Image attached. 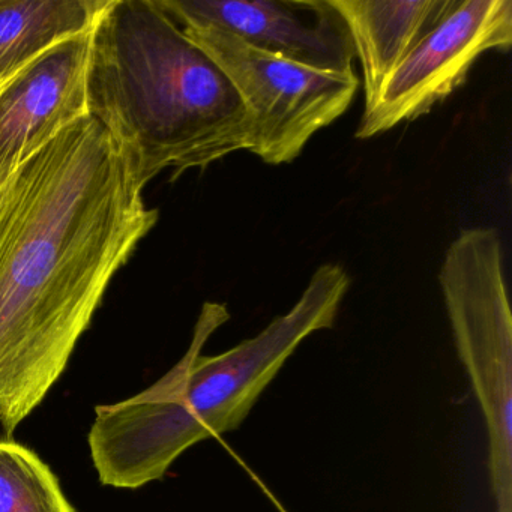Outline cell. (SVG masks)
Returning a JSON list of instances; mask_svg holds the SVG:
<instances>
[{
	"mask_svg": "<svg viewBox=\"0 0 512 512\" xmlns=\"http://www.w3.org/2000/svg\"><path fill=\"white\" fill-rule=\"evenodd\" d=\"M133 161L91 116L17 170L0 226V425L10 436L67 370L116 272L154 229Z\"/></svg>",
	"mask_w": 512,
	"mask_h": 512,
	"instance_id": "6da1fadb",
	"label": "cell"
},
{
	"mask_svg": "<svg viewBox=\"0 0 512 512\" xmlns=\"http://www.w3.org/2000/svg\"><path fill=\"white\" fill-rule=\"evenodd\" d=\"M0 512H77L49 464L13 439H0Z\"/></svg>",
	"mask_w": 512,
	"mask_h": 512,
	"instance_id": "8fae6325",
	"label": "cell"
},
{
	"mask_svg": "<svg viewBox=\"0 0 512 512\" xmlns=\"http://www.w3.org/2000/svg\"><path fill=\"white\" fill-rule=\"evenodd\" d=\"M88 115L133 161L143 187L250 151L253 119L224 71L158 0H107L91 31Z\"/></svg>",
	"mask_w": 512,
	"mask_h": 512,
	"instance_id": "7a4b0ae2",
	"label": "cell"
},
{
	"mask_svg": "<svg viewBox=\"0 0 512 512\" xmlns=\"http://www.w3.org/2000/svg\"><path fill=\"white\" fill-rule=\"evenodd\" d=\"M181 29L241 95L253 119L250 151L266 164L296 160L314 134L347 112L358 91L355 73L314 70L211 26Z\"/></svg>",
	"mask_w": 512,
	"mask_h": 512,
	"instance_id": "5b68a950",
	"label": "cell"
},
{
	"mask_svg": "<svg viewBox=\"0 0 512 512\" xmlns=\"http://www.w3.org/2000/svg\"><path fill=\"white\" fill-rule=\"evenodd\" d=\"M107 0H0V82L94 26Z\"/></svg>",
	"mask_w": 512,
	"mask_h": 512,
	"instance_id": "30bf717a",
	"label": "cell"
},
{
	"mask_svg": "<svg viewBox=\"0 0 512 512\" xmlns=\"http://www.w3.org/2000/svg\"><path fill=\"white\" fill-rule=\"evenodd\" d=\"M91 31L65 38L0 92V166H20L88 116Z\"/></svg>",
	"mask_w": 512,
	"mask_h": 512,
	"instance_id": "ba28073f",
	"label": "cell"
},
{
	"mask_svg": "<svg viewBox=\"0 0 512 512\" xmlns=\"http://www.w3.org/2000/svg\"><path fill=\"white\" fill-rule=\"evenodd\" d=\"M512 44L511 0H458L454 10L412 50L364 110L358 139L428 115L464 82L482 53Z\"/></svg>",
	"mask_w": 512,
	"mask_h": 512,
	"instance_id": "8992f818",
	"label": "cell"
},
{
	"mask_svg": "<svg viewBox=\"0 0 512 512\" xmlns=\"http://www.w3.org/2000/svg\"><path fill=\"white\" fill-rule=\"evenodd\" d=\"M2 89L4 88H0V91ZM20 166H0V226L4 223L5 215H7L14 179H16L17 170H19Z\"/></svg>",
	"mask_w": 512,
	"mask_h": 512,
	"instance_id": "7c38bea8",
	"label": "cell"
},
{
	"mask_svg": "<svg viewBox=\"0 0 512 512\" xmlns=\"http://www.w3.org/2000/svg\"><path fill=\"white\" fill-rule=\"evenodd\" d=\"M349 287L340 265L320 266L289 313L214 356L203 355V347L230 313L226 304L205 302L190 347L172 370L136 397L95 407L89 439L103 469L136 490L163 478L191 446L241 427L299 344L334 326Z\"/></svg>",
	"mask_w": 512,
	"mask_h": 512,
	"instance_id": "3957f363",
	"label": "cell"
},
{
	"mask_svg": "<svg viewBox=\"0 0 512 512\" xmlns=\"http://www.w3.org/2000/svg\"><path fill=\"white\" fill-rule=\"evenodd\" d=\"M494 229H466L446 251L439 281L458 358L484 413L497 512H512V317Z\"/></svg>",
	"mask_w": 512,
	"mask_h": 512,
	"instance_id": "277c9868",
	"label": "cell"
},
{
	"mask_svg": "<svg viewBox=\"0 0 512 512\" xmlns=\"http://www.w3.org/2000/svg\"><path fill=\"white\" fill-rule=\"evenodd\" d=\"M458 0H329L346 25L364 74L365 110L412 50Z\"/></svg>",
	"mask_w": 512,
	"mask_h": 512,
	"instance_id": "9c48e42d",
	"label": "cell"
},
{
	"mask_svg": "<svg viewBox=\"0 0 512 512\" xmlns=\"http://www.w3.org/2000/svg\"><path fill=\"white\" fill-rule=\"evenodd\" d=\"M179 26H211L263 52L328 71L353 73L352 40L329 0H158Z\"/></svg>",
	"mask_w": 512,
	"mask_h": 512,
	"instance_id": "52a82bcc",
	"label": "cell"
}]
</instances>
